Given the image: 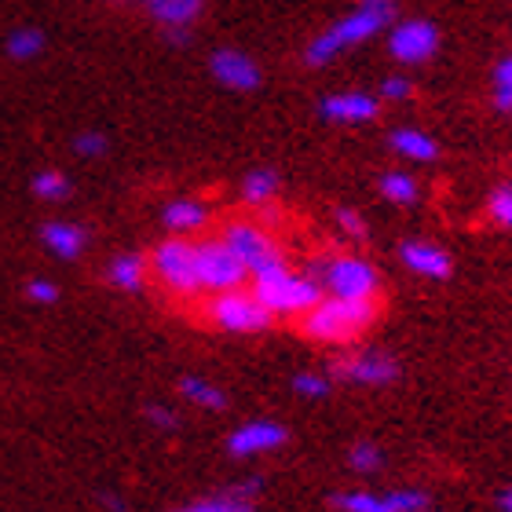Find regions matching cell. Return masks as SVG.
Instances as JSON below:
<instances>
[{"instance_id": "74e56055", "label": "cell", "mask_w": 512, "mask_h": 512, "mask_svg": "<svg viewBox=\"0 0 512 512\" xmlns=\"http://www.w3.org/2000/svg\"><path fill=\"white\" fill-rule=\"evenodd\" d=\"M502 509H505V512H512V491H505V494H502Z\"/></svg>"}, {"instance_id": "9c48e42d", "label": "cell", "mask_w": 512, "mask_h": 512, "mask_svg": "<svg viewBox=\"0 0 512 512\" xmlns=\"http://www.w3.org/2000/svg\"><path fill=\"white\" fill-rule=\"evenodd\" d=\"M333 377L359 388H384L399 377V363L388 352L366 348V352H344L333 359Z\"/></svg>"}, {"instance_id": "30bf717a", "label": "cell", "mask_w": 512, "mask_h": 512, "mask_svg": "<svg viewBox=\"0 0 512 512\" xmlns=\"http://www.w3.org/2000/svg\"><path fill=\"white\" fill-rule=\"evenodd\" d=\"M439 52V30L428 19H403L388 30V55L403 66H421Z\"/></svg>"}, {"instance_id": "e0dca14e", "label": "cell", "mask_w": 512, "mask_h": 512, "mask_svg": "<svg viewBox=\"0 0 512 512\" xmlns=\"http://www.w3.org/2000/svg\"><path fill=\"white\" fill-rule=\"evenodd\" d=\"M139 4L161 30H191L194 22L202 19L209 0H139Z\"/></svg>"}, {"instance_id": "277c9868", "label": "cell", "mask_w": 512, "mask_h": 512, "mask_svg": "<svg viewBox=\"0 0 512 512\" xmlns=\"http://www.w3.org/2000/svg\"><path fill=\"white\" fill-rule=\"evenodd\" d=\"M150 282L176 304H202L205 289L198 278V249L194 238H161L147 253Z\"/></svg>"}, {"instance_id": "44dd1931", "label": "cell", "mask_w": 512, "mask_h": 512, "mask_svg": "<svg viewBox=\"0 0 512 512\" xmlns=\"http://www.w3.org/2000/svg\"><path fill=\"white\" fill-rule=\"evenodd\" d=\"M388 143H392V150L399 158L414 161V165H425V161L439 158V143L428 132H421V128H395L392 136H388Z\"/></svg>"}, {"instance_id": "7a4b0ae2", "label": "cell", "mask_w": 512, "mask_h": 512, "mask_svg": "<svg viewBox=\"0 0 512 512\" xmlns=\"http://www.w3.org/2000/svg\"><path fill=\"white\" fill-rule=\"evenodd\" d=\"M381 319V300H341V297H322L315 308L304 315L300 333L315 344L326 348H352L374 330Z\"/></svg>"}, {"instance_id": "d6986e66", "label": "cell", "mask_w": 512, "mask_h": 512, "mask_svg": "<svg viewBox=\"0 0 512 512\" xmlns=\"http://www.w3.org/2000/svg\"><path fill=\"white\" fill-rule=\"evenodd\" d=\"M41 242L59 260H77L88 246V231L81 224H74V220H48L41 227Z\"/></svg>"}, {"instance_id": "83f0119b", "label": "cell", "mask_w": 512, "mask_h": 512, "mask_svg": "<svg viewBox=\"0 0 512 512\" xmlns=\"http://www.w3.org/2000/svg\"><path fill=\"white\" fill-rule=\"evenodd\" d=\"M348 465H352L355 472H363V476H374L384 465V454L374 443H355V447L348 450Z\"/></svg>"}, {"instance_id": "cb8c5ba5", "label": "cell", "mask_w": 512, "mask_h": 512, "mask_svg": "<svg viewBox=\"0 0 512 512\" xmlns=\"http://www.w3.org/2000/svg\"><path fill=\"white\" fill-rule=\"evenodd\" d=\"M180 395L187 403L202 406V410H224L227 406V392L224 388H216L213 381H205V377H183L180 381Z\"/></svg>"}, {"instance_id": "f35d334b", "label": "cell", "mask_w": 512, "mask_h": 512, "mask_svg": "<svg viewBox=\"0 0 512 512\" xmlns=\"http://www.w3.org/2000/svg\"><path fill=\"white\" fill-rule=\"evenodd\" d=\"M103 4H114V8H125V4H139V0H103Z\"/></svg>"}, {"instance_id": "8992f818", "label": "cell", "mask_w": 512, "mask_h": 512, "mask_svg": "<svg viewBox=\"0 0 512 512\" xmlns=\"http://www.w3.org/2000/svg\"><path fill=\"white\" fill-rule=\"evenodd\" d=\"M216 238L231 249V256H235L238 264L246 267L249 278L289 264L286 249H282V242L275 238V231H267L256 216H231V220L220 227V235Z\"/></svg>"}, {"instance_id": "5b68a950", "label": "cell", "mask_w": 512, "mask_h": 512, "mask_svg": "<svg viewBox=\"0 0 512 512\" xmlns=\"http://www.w3.org/2000/svg\"><path fill=\"white\" fill-rule=\"evenodd\" d=\"M249 282H253V297L264 304L271 319H304L322 300L319 282L308 271H297L289 264L264 271V275L249 278Z\"/></svg>"}, {"instance_id": "ac0fdd59", "label": "cell", "mask_w": 512, "mask_h": 512, "mask_svg": "<svg viewBox=\"0 0 512 512\" xmlns=\"http://www.w3.org/2000/svg\"><path fill=\"white\" fill-rule=\"evenodd\" d=\"M399 260L406 271H414L421 278H447L450 275V253L439 249L436 242H403L399 246Z\"/></svg>"}, {"instance_id": "8d00e7d4", "label": "cell", "mask_w": 512, "mask_h": 512, "mask_svg": "<svg viewBox=\"0 0 512 512\" xmlns=\"http://www.w3.org/2000/svg\"><path fill=\"white\" fill-rule=\"evenodd\" d=\"M103 505H107L110 512H125V502H121V498H114V494H103Z\"/></svg>"}, {"instance_id": "ba28073f", "label": "cell", "mask_w": 512, "mask_h": 512, "mask_svg": "<svg viewBox=\"0 0 512 512\" xmlns=\"http://www.w3.org/2000/svg\"><path fill=\"white\" fill-rule=\"evenodd\" d=\"M194 249H198V278H202L205 297L213 293H227V289H242L249 282L246 267L238 264L231 249L220 242V238H194Z\"/></svg>"}, {"instance_id": "d4e9b609", "label": "cell", "mask_w": 512, "mask_h": 512, "mask_svg": "<svg viewBox=\"0 0 512 512\" xmlns=\"http://www.w3.org/2000/svg\"><path fill=\"white\" fill-rule=\"evenodd\" d=\"M377 187H381L384 202H392V205H414L417 194H421V187H417V180L410 172H384Z\"/></svg>"}, {"instance_id": "4dcf8cb0", "label": "cell", "mask_w": 512, "mask_h": 512, "mask_svg": "<svg viewBox=\"0 0 512 512\" xmlns=\"http://www.w3.org/2000/svg\"><path fill=\"white\" fill-rule=\"evenodd\" d=\"M293 392L304 395V399H326V395H330V377L304 370V374L293 377Z\"/></svg>"}, {"instance_id": "7402d4cb", "label": "cell", "mask_w": 512, "mask_h": 512, "mask_svg": "<svg viewBox=\"0 0 512 512\" xmlns=\"http://www.w3.org/2000/svg\"><path fill=\"white\" fill-rule=\"evenodd\" d=\"M278 191H282V176L275 169H253L246 172V180H242V202L249 209H267V205H275Z\"/></svg>"}, {"instance_id": "603a6c76", "label": "cell", "mask_w": 512, "mask_h": 512, "mask_svg": "<svg viewBox=\"0 0 512 512\" xmlns=\"http://www.w3.org/2000/svg\"><path fill=\"white\" fill-rule=\"evenodd\" d=\"M44 33L37 30V26H19V30L8 33V41H4V52H8V59H15V63H33L37 55L44 52Z\"/></svg>"}, {"instance_id": "d6a6232c", "label": "cell", "mask_w": 512, "mask_h": 512, "mask_svg": "<svg viewBox=\"0 0 512 512\" xmlns=\"http://www.w3.org/2000/svg\"><path fill=\"white\" fill-rule=\"evenodd\" d=\"M26 297H30L33 304H55V300H59V286H55L52 278H30V282H26Z\"/></svg>"}, {"instance_id": "484cf974", "label": "cell", "mask_w": 512, "mask_h": 512, "mask_svg": "<svg viewBox=\"0 0 512 512\" xmlns=\"http://www.w3.org/2000/svg\"><path fill=\"white\" fill-rule=\"evenodd\" d=\"M30 191L37 194L41 202H66L70 191H74V183H70V176L59 169H41L37 176H33Z\"/></svg>"}, {"instance_id": "5bb4252c", "label": "cell", "mask_w": 512, "mask_h": 512, "mask_svg": "<svg viewBox=\"0 0 512 512\" xmlns=\"http://www.w3.org/2000/svg\"><path fill=\"white\" fill-rule=\"evenodd\" d=\"M289 439V432L278 421H246L238 425L231 436H227V450L235 458H260V454H271Z\"/></svg>"}, {"instance_id": "2e32d148", "label": "cell", "mask_w": 512, "mask_h": 512, "mask_svg": "<svg viewBox=\"0 0 512 512\" xmlns=\"http://www.w3.org/2000/svg\"><path fill=\"white\" fill-rule=\"evenodd\" d=\"M256 494H260V480H242L227 491L209 494V498H198V502H187L169 512H256Z\"/></svg>"}, {"instance_id": "7c38bea8", "label": "cell", "mask_w": 512, "mask_h": 512, "mask_svg": "<svg viewBox=\"0 0 512 512\" xmlns=\"http://www.w3.org/2000/svg\"><path fill=\"white\" fill-rule=\"evenodd\" d=\"M209 70L224 88L231 92H256L260 81H264V70L256 66L253 55H246L242 48H216L213 59H209Z\"/></svg>"}, {"instance_id": "e575fe53", "label": "cell", "mask_w": 512, "mask_h": 512, "mask_svg": "<svg viewBox=\"0 0 512 512\" xmlns=\"http://www.w3.org/2000/svg\"><path fill=\"white\" fill-rule=\"evenodd\" d=\"M147 421L154 428H161V432H172V428H180V417H176V410H169V406H147Z\"/></svg>"}, {"instance_id": "3957f363", "label": "cell", "mask_w": 512, "mask_h": 512, "mask_svg": "<svg viewBox=\"0 0 512 512\" xmlns=\"http://www.w3.org/2000/svg\"><path fill=\"white\" fill-rule=\"evenodd\" d=\"M315 282H319L322 297H341V300H377L381 297V271L374 260L363 253H319L311 256L304 267Z\"/></svg>"}, {"instance_id": "ab89813d", "label": "cell", "mask_w": 512, "mask_h": 512, "mask_svg": "<svg viewBox=\"0 0 512 512\" xmlns=\"http://www.w3.org/2000/svg\"><path fill=\"white\" fill-rule=\"evenodd\" d=\"M421 512H439V509H432V505H428V509H421Z\"/></svg>"}, {"instance_id": "836d02e7", "label": "cell", "mask_w": 512, "mask_h": 512, "mask_svg": "<svg viewBox=\"0 0 512 512\" xmlns=\"http://www.w3.org/2000/svg\"><path fill=\"white\" fill-rule=\"evenodd\" d=\"M410 96H414V85H410V77H403V74L388 77L381 85V99H388V103H406Z\"/></svg>"}, {"instance_id": "1f68e13d", "label": "cell", "mask_w": 512, "mask_h": 512, "mask_svg": "<svg viewBox=\"0 0 512 512\" xmlns=\"http://www.w3.org/2000/svg\"><path fill=\"white\" fill-rule=\"evenodd\" d=\"M110 150V139L103 136V132H81V136H74V154L85 161H96L103 158Z\"/></svg>"}, {"instance_id": "4316f807", "label": "cell", "mask_w": 512, "mask_h": 512, "mask_svg": "<svg viewBox=\"0 0 512 512\" xmlns=\"http://www.w3.org/2000/svg\"><path fill=\"white\" fill-rule=\"evenodd\" d=\"M491 103H494V110H498V114L512 118V52L505 55V59H498V66H494Z\"/></svg>"}, {"instance_id": "9a60e30c", "label": "cell", "mask_w": 512, "mask_h": 512, "mask_svg": "<svg viewBox=\"0 0 512 512\" xmlns=\"http://www.w3.org/2000/svg\"><path fill=\"white\" fill-rule=\"evenodd\" d=\"M213 213L202 198H191V194H180V198H169L165 209H161V224L172 238H202V231L209 227Z\"/></svg>"}, {"instance_id": "ffe728a7", "label": "cell", "mask_w": 512, "mask_h": 512, "mask_svg": "<svg viewBox=\"0 0 512 512\" xmlns=\"http://www.w3.org/2000/svg\"><path fill=\"white\" fill-rule=\"evenodd\" d=\"M107 282L121 293H143L150 282V267L143 253H118L107 264Z\"/></svg>"}, {"instance_id": "d590c367", "label": "cell", "mask_w": 512, "mask_h": 512, "mask_svg": "<svg viewBox=\"0 0 512 512\" xmlns=\"http://www.w3.org/2000/svg\"><path fill=\"white\" fill-rule=\"evenodd\" d=\"M165 37H169L172 44H187V41H191V33H187V30H165Z\"/></svg>"}, {"instance_id": "52a82bcc", "label": "cell", "mask_w": 512, "mask_h": 512, "mask_svg": "<svg viewBox=\"0 0 512 512\" xmlns=\"http://www.w3.org/2000/svg\"><path fill=\"white\" fill-rule=\"evenodd\" d=\"M202 322L220 333H264L271 326V315L260 300L253 297V289H227V293H213L198 304Z\"/></svg>"}, {"instance_id": "f546056e", "label": "cell", "mask_w": 512, "mask_h": 512, "mask_svg": "<svg viewBox=\"0 0 512 512\" xmlns=\"http://www.w3.org/2000/svg\"><path fill=\"white\" fill-rule=\"evenodd\" d=\"M333 224H337V231H341L348 242H363L366 238V220H363V213H355V209H337L333 213Z\"/></svg>"}, {"instance_id": "8fae6325", "label": "cell", "mask_w": 512, "mask_h": 512, "mask_svg": "<svg viewBox=\"0 0 512 512\" xmlns=\"http://www.w3.org/2000/svg\"><path fill=\"white\" fill-rule=\"evenodd\" d=\"M341 512H421L428 509L425 491H344L333 498Z\"/></svg>"}, {"instance_id": "f1b7e54d", "label": "cell", "mask_w": 512, "mask_h": 512, "mask_svg": "<svg viewBox=\"0 0 512 512\" xmlns=\"http://www.w3.org/2000/svg\"><path fill=\"white\" fill-rule=\"evenodd\" d=\"M487 216H491V224L512 231V187L491 191V198H487Z\"/></svg>"}, {"instance_id": "6da1fadb", "label": "cell", "mask_w": 512, "mask_h": 512, "mask_svg": "<svg viewBox=\"0 0 512 512\" xmlns=\"http://www.w3.org/2000/svg\"><path fill=\"white\" fill-rule=\"evenodd\" d=\"M399 22L395 0H359L348 15L333 19L322 33H315L304 48V63L308 66H330L333 59H341L344 52H352L359 44L374 41L377 33L392 30Z\"/></svg>"}, {"instance_id": "4fadbf2b", "label": "cell", "mask_w": 512, "mask_h": 512, "mask_svg": "<svg viewBox=\"0 0 512 512\" xmlns=\"http://www.w3.org/2000/svg\"><path fill=\"white\" fill-rule=\"evenodd\" d=\"M319 114L330 125H370L381 114V99L370 92H333L319 103Z\"/></svg>"}]
</instances>
